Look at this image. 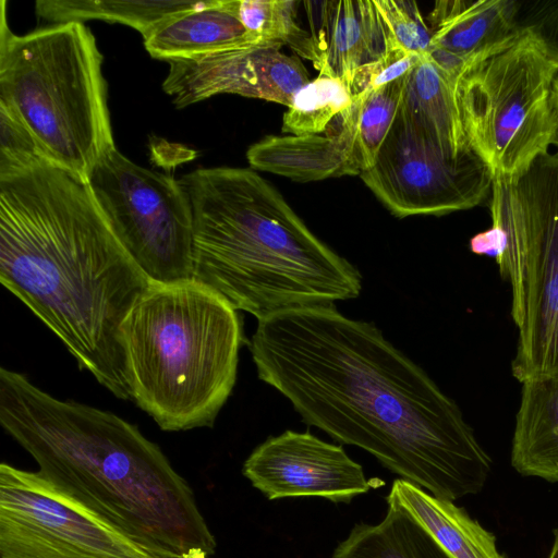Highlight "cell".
<instances>
[{
    "label": "cell",
    "instance_id": "1",
    "mask_svg": "<svg viewBox=\"0 0 558 558\" xmlns=\"http://www.w3.org/2000/svg\"><path fill=\"white\" fill-rule=\"evenodd\" d=\"M260 380L307 425L430 495L480 493L492 459L459 405L373 324L335 305L265 317L248 342Z\"/></svg>",
    "mask_w": 558,
    "mask_h": 558
},
{
    "label": "cell",
    "instance_id": "2",
    "mask_svg": "<svg viewBox=\"0 0 558 558\" xmlns=\"http://www.w3.org/2000/svg\"><path fill=\"white\" fill-rule=\"evenodd\" d=\"M0 281L81 368L130 399L120 327L149 279L86 182L52 163L0 180Z\"/></svg>",
    "mask_w": 558,
    "mask_h": 558
},
{
    "label": "cell",
    "instance_id": "3",
    "mask_svg": "<svg viewBox=\"0 0 558 558\" xmlns=\"http://www.w3.org/2000/svg\"><path fill=\"white\" fill-rule=\"evenodd\" d=\"M0 425L57 489L154 558H210L216 538L190 484L117 414L60 400L0 368Z\"/></svg>",
    "mask_w": 558,
    "mask_h": 558
},
{
    "label": "cell",
    "instance_id": "4",
    "mask_svg": "<svg viewBox=\"0 0 558 558\" xmlns=\"http://www.w3.org/2000/svg\"><path fill=\"white\" fill-rule=\"evenodd\" d=\"M194 227L193 279L257 320L359 296L360 271L319 240L266 179L246 168L179 180Z\"/></svg>",
    "mask_w": 558,
    "mask_h": 558
},
{
    "label": "cell",
    "instance_id": "5",
    "mask_svg": "<svg viewBox=\"0 0 558 558\" xmlns=\"http://www.w3.org/2000/svg\"><path fill=\"white\" fill-rule=\"evenodd\" d=\"M238 311L186 279L149 281L120 327L130 399L166 432L214 425L236 381Z\"/></svg>",
    "mask_w": 558,
    "mask_h": 558
},
{
    "label": "cell",
    "instance_id": "6",
    "mask_svg": "<svg viewBox=\"0 0 558 558\" xmlns=\"http://www.w3.org/2000/svg\"><path fill=\"white\" fill-rule=\"evenodd\" d=\"M4 5L1 1L0 100L20 116L54 166L87 183L116 148L95 37L81 22L15 35Z\"/></svg>",
    "mask_w": 558,
    "mask_h": 558
},
{
    "label": "cell",
    "instance_id": "7",
    "mask_svg": "<svg viewBox=\"0 0 558 558\" xmlns=\"http://www.w3.org/2000/svg\"><path fill=\"white\" fill-rule=\"evenodd\" d=\"M492 222L508 245L497 264L511 289L518 343L513 377L558 374V150L535 159L512 180L494 179Z\"/></svg>",
    "mask_w": 558,
    "mask_h": 558
},
{
    "label": "cell",
    "instance_id": "8",
    "mask_svg": "<svg viewBox=\"0 0 558 558\" xmlns=\"http://www.w3.org/2000/svg\"><path fill=\"white\" fill-rule=\"evenodd\" d=\"M558 66L530 27L466 70L457 94L472 149L494 179L512 180L556 144L551 106Z\"/></svg>",
    "mask_w": 558,
    "mask_h": 558
},
{
    "label": "cell",
    "instance_id": "9",
    "mask_svg": "<svg viewBox=\"0 0 558 558\" xmlns=\"http://www.w3.org/2000/svg\"><path fill=\"white\" fill-rule=\"evenodd\" d=\"M87 184L149 281L193 278V215L179 181L134 163L114 148L97 163Z\"/></svg>",
    "mask_w": 558,
    "mask_h": 558
},
{
    "label": "cell",
    "instance_id": "10",
    "mask_svg": "<svg viewBox=\"0 0 558 558\" xmlns=\"http://www.w3.org/2000/svg\"><path fill=\"white\" fill-rule=\"evenodd\" d=\"M0 558H154L50 484L0 464Z\"/></svg>",
    "mask_w": 558,
    "mask_h": 558
},
{
    "label": "cell",
    "instance_id": "11",
    "mask_svg": "<svg viewBox=\"0 0 558 558\" xmlns=\"http://www.w3.org/2000/svg\"><path fill=\"white\" fill-rule=\"evenodd\" d=\"M361 179L396 217L441 216L482 205L494 175L473 150L454 156L397 119Z\"/></svg>",
    "mask_w": 558,
    "mask_h": 558
},
{
    "label": "cell",
    "instance_id": "12",
    "mask_svg": "<svg viewBox=\"0 0 558 558\" xmlns=\"http://www.w3.org/2000/svg\"><path fill=\"white\" fill-rule=\"evenodd\" d=\"M243 475L267 499L318 497L350 504L380 480L366 478L362 465L340 445L308 432L286 430L267 438L247 457Z\"/></svg>",
    "mask_w": 558,
    "mask_h": 558
},
{
    "label": "cell",
    "instance_id": "13",
    "mask_svg": "<svg viewBox=\"0 0 558 558\" xmlns=\"http://www.w3.org/2000/svg\"><path fill=\"white\" fill-rule=\"evenodd\" d=\"M279 46L257 45L196 59L169 61L162 88L177 108L218 94H235L289 107L310 82L303 63Z\"/></svg>",
    "mask_w": 558,
    "mask_h": 558
},
{
    "label": "cell",
    "instance_id": "14",
    "mask_svg": "<svg viewBox=\"0 0 558 558\" xmlns=\"http://www.w3.org/2000/svg\"><path fill=\"white\" fill-rule=\"evenodd\" d=\"M521 7L514 0L436 1L426 22L432 35L427 56L458 82L520 33Z\"/></svg>",
    "mask_w": 558,
    "mask_h": 558
},
{
    "label": "cell",
    "instance_id": "15",
    "mask_svg": "<svg viewBox=\"0 0 558 558\" xmlns=\"http://www.w3.org/2000/svg\"><path fill=\"white\" fill-rule=\"evenodd\" d=\"M359 106L355 96L320 133L264 137L247 149L248 163L299 182L361 174L366 168L359 147Z\"/></svg>",
    "mask_w": 558,
    "mask_h": 558
},
{
    "label": "cell",
    "instance_id": "16",
    "mask_svg": "<svg viewBox=\"0 0 558 558\" xmlns=\"http://www.w3.org/2000/svg\"><path fill=\"white\" fill-rule=\"evenodd\" d=\"M310 22L312 63L319 75L347 85L360 66L376 61L386 43L374 0L303 1Z\"/></svg>",
    "mask_w": 558,
    "mask_h": 558
},
{
    "label": "cell",
    "instance_id": "17",
    "mask_svg": "<svg viewBox=\"0 0 558 558\" xmlns=\"http://www.w3.org/2000/svg\"><path fill=\"white\" fill-rule=\"evenodd\" d=\"M457 83L427 54L423 56L407 75L395 118L454 156L472 149L462 121Z\"/></svg>",
    "mask_w": 558,
    "mask_h": 558
},
{
    "label": "cell",
    "instance_id": "18",
    "mask_svg": "<svg viewBox=\"0 0 558 558\" xmlns=\"http://www.w3.org/2000/svg\"><path fill=\"white\" fill-rule=\"evenodd\" d=\"M143 40L153 58L167 62L270 45L247 32L234 12L232 0H210L203 8L174 15L156 25Z\"/></svg>",
    "mask_w": 558,
    "mask_h": 558
},
{
    "label": "cell",
    "instance_id": "19",
    "mask_svg": "<svg viewBox=\"0 0 558 558\" xmlns=\"http://www.w3.org/2000/svg\"><path fill=\"white\" fill-rule=\"evenodd\" d=\"M511 465L523 476L558 483V374L522 383Z\"/></svg>",
    "mask_w": 558,
    "mask_h": 558
},
{
    "label": "cell",
    "instance_id": "20",
    "mask_svg": "<svg viewBox=\"0 0 558 558\" xmlns=\"http://www.w3.org/2000/svg\"><path fill=\"white\" fill-rule=\"evenodd\" d=\"M386 500L405 509L451 558H505L495 535L451 500L435 497L402 478L393 482Z\"/></svg>",
    "mask_w": 558,
    "mask_h": 558
},
{
    "label": "cell",
    "instance_id": "21",
    "mask_svg": "<svg viewBox=\"0 0 558 558\" xmlns=\"http://www.w3.org/2000/svg\"><path fill=\"white\" fill-rule=\"evenodd\" d=\"M387 504L379 523H356L331 558H451L405 509Z\"/></svg>",
    "mask_w": 558,
    "mask_h": 558
},
{
    "label": "cell",
    "instance_id": "22",
    "mask_svg": "<svg viewBox=\"0 0 558 558\" xmlns=\"http://www.w3.org/2000/svg\"><path fill=\"white\" fill-rule=\"evenodd\" d=\"M210 0H38L36 14L52 24L100 20L122 23L145 36L163 21L207 5Z\"/></svg>",
    "mask_w": 558,
    "mask_h": 558
},
{
    "label": "cell",
    "instance_id": "23",
    "mask_svg": "<svg viewBox=\"0 0 558 558\" xmlns=\"http://www.w3.org/2000/svg\"><path fill=\"white\" fill-rule=\"evenodd\" d=\"M290 0H232L234 12L243 26L265 44L290 46L312 62L310 33L296 23V5Z\"/></svg>",
    "mask_w": 558,
    "mask_h": 558
},
{
    "label": "cell",
    "instance_id": "24",
    "mask_svg": "<svg viewBox=\"0 0 558 558\" xmlns=\"http://www.w3.org/2000/svg\"><path fill=\"white\" fill-rule=\"evenodd\" d=\"M352 102L351 92L343 81L318 75L293 96L282 118V132L291 135L320 133Z\"/></svg>",
    "mask_w": 558,
    "mask_h": 558
},
{
    "label": "cell",
    "instance_id": "25",
    "mask_svg": "<svg viewBox=\"0 0 558 558\" xmlns=\"http://www.w3.org/2000/svg\"><path fill=\"white\" fill-rule=\"evenodd\" d=\"M407 75L379 88L359 95V147L366 170L374 166L379 149L393 123Z\"/></svg>",
    "mask_w": 558,
    "mask_h": 558
},
{
    "label": "cell",
    "instance_id": "26",
    "mask_svg": "<svg viewBox=\"0 0 558 558\" xmlns=\"http://www.w3.org/2000/svg\"><path fill=\"white\" fill-rule=\"evenodd\" d=\"M386 49L426 56L432 35L417 3L411 0H374Z\"/></svg>",
    "mask_w": 558,
    "mask_h": 558
},
{
    "label": "cell",
    "instance_id": "27",
    "mask_svg": "<svg viewBox=\"0 0 558 558\" xmlns=\"http://www.w3.org/2000/svg\"><path fill=\"white\" fill-rule=\"evenodd\" d=\"M43 163L52 162L20 116L0 100V180Z\"/></svg>",
    "mask_w": 558,
    "mask_h": 558
},
{
    "label": "cell",
    "instance_id": "28",
    "mask_svg": "<svg viewBox=\"0 0 558 558\" xmlns=\"http://www.w3.org/2000/svg\"><path fill=\"white\" fill-rule=\"evenodd\" d=\"M422 57L400 49L386 51L376 61L366 63L353 72L348 83L352 97L405 76Z\"/></svg>",
    "mask_w": 558,
    "mask_h": 558
},
{
    "label": "cell",
    "instance_id": "29",
    "mask_svg": "<svg viewBox=\"0 0 558 558\" xmlns=\"http://www.w3.org/2000/svg\"><path fill=\"white\" fill-rule=\"evenodd\" d=\"M523 27H530L558 66V1L536 2Z\"/></svg>",
    "mask_w": 558,
    "mask_h": 558
},
{
    "label": "cell",
    "instance_id": "30",
    "mask_svg": "<svg viewBox=\"0 0 558 558\" xmlns=\"http://www.w3.org/2000/svg\"><path fill=\"white\" fill-rule=\"evenodd\" d=\"M507 245V233L497 222H492V227L488 230L476 233L470 240L472 253L493 257L497 264L502 259Z\"/></svg>",
    "mask_w": 558,
    "mask_h": 558
},
{
    "label": "cell",
    "instance_id": "31",
    "mask_svg": "<svg viewBox=\"0 0 558 558\" xmlns=\"http://www.w3.org/2000/svg\"><path fill=\"white\" fill-rule=\"evenodd\" d=\"M551 106L556 125V145H558V74L553 83Z\"/></svg>",
    "mask_w": 558,
    "mask_h": 558
},
{
    "label": "cell",
    "instance_id": "32",
    "mask_svg": "<svg viewBox=\"0 0 558 558\" xmlns=\"http://www.w3.org/2000/svg\"><path fill=\"white\" fill-rule=\"evenodd\" d=\"M548 558H558V527L554 532V543Z\"/></svg>",
    "mask_w": 558,
    "mask_h": 558
}]
</instances>
